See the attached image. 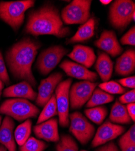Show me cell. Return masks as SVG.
I'll return each mask as SVG.
<instances>
[{
  "instance_id": "cell-16",
  "label": "cell",
  "mask_w": 135,
  "mask_h": 151,
  "mask_svg": "<svg viewBox=\"0 0 135 151\" xmlns=\"http://www.w3.org/2000/svg\"><path fill=\"white\" fill-rule=\"evenodd\" d=\"M67 56L78 64L87 68H90L96 60V56L93 49L90 47L82 45H75L72 51Z\"/></svg>"
},
{
  "instance_id": "cell-27",
  "label": "cell",
  "mask_w": 135,
  "mask_h": 151,
  "mask_svg": "<svg viewBox=\"0 0 135 151\" xmlns=\"http://www.w3.org/2000/svg\"><path fill=\"white\" fill-rule=\"evenodd\" d=\"M56 146V151H79L78 146L71 136L62 134Z\"/></svg>"
},
{
  "instance_id": "cell-22",
  "label": "cell",
  "mask_w": 135,
  "mask_h": 151,
  "mask_svg": "<svg viewBox=\"0 0 135 151\" xmlns=\"http://www.w3.org/2000/svg\"><path fill=\"white\" fill-rule=\"evenodd\" d=\"M109 120L110 122L116 124H129L132 121L128 114L126 106L121 104L118 100H116L112 107Z\"/></svg>"
},
{
  "instance_id": "cell-24",
  "label": "cell",
  "mask_w": 135,
  "mask_h": 151,
  "mask_svg": "<svg viewBox=\"0 0 135 151\" xmlns=\"http://www.w3.org/2000/svg\"><path fill=\"white\" fill-rule=\"evenodd\" d=\"M32 122L29 119L18 125L14 132L15 140L17 144L21 146L30 137L32 131Z\"/></svg>"
},
{
  "instance_id": "cell-6",
  "label": "cell",
  "mask_w": 135,
  "mask_h": 151,
  "mask_svg": "<svg viewBox=\"0 0 135 151\" xmlns=\"http://www.w3.org/2000/svg\"><path fill=\"white\" fill-rule=\"evenodd\" d=\"M90 0H74L61 12V17L66 24H84L90 17Z\"/></svg>"
},
{
  "instance_id": "cell-13",
  "label": "cell",
  "mask_w": 135,
  "mask_h": 151,
  "mask_svg": "<svg viewBox=\"0 0 135 151\" xmlns=\"http://www.w3.org/2000/svg\"><path fill=\"white\" fill-rule=\"evenodd\" d=\"M59 67L67 76L73 78L92 82H94L97 79V74L95 72L90 71L87 68L78 63L67 59L61 63Z\"/></svg>"
},
{
  "instance_id": "cell-17",
  "label": "cell",
  "mask_w": 135,
  "mask_h": 151,
  "mask_svg": "<svg viewBox=\"0 0 135 151\" xmlns=\"http://www.w3.org/2000/svg\"><path fill=\"white\" fill-rule=\"evenodd\" d=\"M3 94L4 97L25 99L32 101L37 97V93L33 90L30 83L24 81L7 87L4 90Z\"/></svg>"
},
{
  "instance_id": "cell-33",
  "label": "cell",
  "mask_w": 135,
  "mask_h": 151,
  "mask_svg": "<svg viewBox=\"0 0 135 151\" xmlns=\"http://www.w3.org/2000/svg\"><path fill=\"white\" fill-rule=\"evenodd\" d=\"M119 102L122 104H129L134 103L135 102V90L132 89L131 90L125 93L122 95L119 99Z\"/></svg>"
},
{
  "instance_id": "cell-29",
  "label": "cell",
  "mask_w": 135,
  "mask_h": 151,
  "mask_svg": "<svg viewBox=\"0 0 135 151\" xmlns=\"http://www.w3.org/2000/svg\"><path fill=\"white\" fill-rule=\"evenodd\" d=\"M99 88L110 94H121L126 91V89L115 81H107L99 85Z\"/></svg>"
},
{
  "instance_id": "cell-32",
  "label": "cell",
  "mask_w": 135,
  "mask_h": 151,
  "mask_svg": "<svg viewBox=\"0 0 135 151\" xmlns=\"http://www.w3.org/2000/svg\"><path fill=\"white\" fill-rule=\"evenodd\" d=\"M0 80L6 85H8L10 83V78L7 73L4 60L1 52H0Z\"/></svg>"
},
{
  "instance_id": "cell-28",
  "label": "cell",
  "mask_w": 135,
  "mask_h": 151,
  "mask_svg": "<svg viewBox=\"0 0 135 151\" xmlns=\"http://www.w3.org/2000/svg\"><path fill=\"white\" fill-rule=\"evenodd\" d=\"M48 145L45 142L35 138L29 137V139L22 146H19V151H44Z\"/></svg>"
},
{
  "instance_id": "cell-3",
  "label": "cell",
  "mask_w": 135,
  "mask_h": 151,
  "mask_svg": "<svg viewBox=\"0 0 135 151\" xmlns=\"http://www.w3.org/2000/svg\"><path fill=\"white\" fill-rule=\"evenodd\" d=\"M35 3L33 0L0 2V19L17 31L24 22L25 12L33 7Z\"/></svg>"
},
{
  "instance_id": "cell-10",
  "label": "cell",
  "mask_w": 135,
  "mask_h": 151,
  "mask_svg": "<svg viewBox=\"0 0 135 151\" xmlns=\"http://www.w3.org/2000/svg\"><path fill=\"white\" fill-rule=\"evenodd\" d=\"M97 83L83 81L76 82L70 86L69 100L71 108L78 109L86 104L97 85Z\"/></svg>"
},
{
  "instance_id": "cell-30",
  "label": "cell",
  "mask_w": 135,
  "mask_h": 151,
  "mask_svg": "<svg viewBox=\"0 0 135 151\" xmlns=\"http://www.w3.org/2000/svg\"><path fill=\"white\" fill-rule=\"evenodd\" d=\"M120 149L126 146L135 145V125L133 124L130 128L123 135H122L118 141Z\"/></svg>"
},
{
  "instance_id": "cell-5",
  "label": "cell",
  "mask_w": 135,
  "mask_h": 151,
  "mask_svg": "<svg viewBox=\"0 0 135 151\" xmlns=\"http://www.w3.org/2000/svg\"><path fill=\"white\" fill-rule=\"evenodd\" d=\"M135 14V3L131 0H116L110 7L109 21L118 30L125 29L133 21Z\"/></svg>"
},
{
  "instance_id": "cell-1",
  "label": "cell",
  "mask_w": 135,
  "mask_h": 151,
  "mask_svg": "<svg viewBox=\"0 0 135 151\" xmlns=\"http://www.w3.org/2000/svg\"><path fill=\"white\" fill-rule=\"evenodd\" d=\"M41 44L30 37H25L12 45L6 53V60L13 76L27 82L32 87L37 82L33 76L32 66Z\"/></svg>"
},
{
  "instance_id": "cell-21",
  "label": "cell",
  "mask_w": 135,
  "mask_h": 151,
  "mask_svg": "<svg viewBox=\"0 0 135 151\" xmlns=\"http://www.w3.org/2000/svg\"><path fill=\"white\" fill-rule=\"evenodd\" d=\"M95 30V20L90 18L86 22L79 27L75 35L67 40V44L82 42L87 41L94 36Z\"/></svg>"
},
{
  "instance_id": "cell-7",
  "label": "cell",
  "mask_w": 135,
  "mask_h": 151,
  "mask_svg": "<svg viewBox=\"0 0 135 151\" xmlns=\"http://www.w3.org/2000/svg\"><path fill=\"white\" fill-rule=\"evenodd\" d=\"M69 131L82 145L87 144L95 132L94 126L80 112H74L69 115Z\"/></svg>"
},
{
  "instance_id": "cell-14",
  "label": "cell",
  "mask_w": 135,
  "mask_h": 151,
  "mask_svg": "<svg viewBox=\"0 0 135 151\" xmlns=\"http://www.w3.org/2000/svg\"><path fill=\"white\" fill-rule=\"evenodd\" d=\"M95 45L113 58L120 55L123 51L116 33L112 30L103 31L100 38L95 41Z\"/></svg>"
},
{
  "instance_id": "cell-34",
  "label": "cell",
  "mask_w": 135,
  "mask_h": 151,
  "mask_svg": "<svg viewBox=\"0 0 135 151\" xmlns=\"http://www.w3.org/2000/svg\"><path fill=\"white\" fill-rule=\"evenodd\" d=\"M119 83L122 86L126 88H129L134 89L135 88V77L130 76L128 78H126L124 79H121L118 81Z\"/></svg>"
},
{
  "instance_id": "cell-2",
  "label": "cell",
  "mask_w": 135,
  "mask_h": 151,
  "mask_svg": "<svg viewBox=\"0 0 135 151\" xmlns=\"http://www.w3.org/2000/svg\"><path fill=\"white\" fill-rule=\"evenodd\" d=\"M25 32L34 36L48 35L64 37L70 34V29L64 26L58 9L46 4L29 14Z\"/></svg>"
},
{
  "instance_id": "cell-40",
  "label": "cell",
  "mask_w": 135,
  "mask_h": 151,
  "mask_svg": "<svg viewBox=\"0 0 135 151\" xmlns=\"http://www.w3.org/2000/svg\"><path fill=\"white\" fill-rule=\"evenodd\" d=\"M0 151H7V149L3 145H0Z\"/></svg>"
},
{
  "instance_id": "cell-11",
  "label": "cell",
  "mask_w": 135,
  "mask_h": 151,
  "mask_svg": "<svg viewBox=\"0 0 135 151\" xmlns=\"http://www.w3.org/2000/svg\"><path fill=\"white\" fill-rule=\"evenodd\" d=\"M125 130L126 128L123 126L107 120L98 128L91 145L93 147L104 145L122 135Z\"/></svg>"
},
{
  "instance_id": "cell-9",
  "label": "cell",
  "mask_w": 135,
  "mask_h": 151,
  "mask_svg": "<svg viewBox=\"0 0 135 151\" xmlns=\"http://www.w3.org/2000/svg\"><path fill=\"white\" fill-rule=\"evenodd\" d=\"M71 83V79L61 81L55 89V95L59 117V124L63 128H67L70 123L69 91Z\"/></svg>"
},
{
  "instance_id": "cell-15",
  "label": "cell",
  "mask_w": 135,
  "mask_h": 151,
  "mask_svg": "<svg viewBox=\"0 0 135 151\" xmlns=\"http://www.w3.org/2000/svg\"><path fill=\"white\" fill-rule=\"evenodd\" d=\"M33 132L40 139L48 142H58L59 140L58 122L56 118H52L36 124L33 128Z\"/></svg>"
},
{
  "instance_id": "cell-42",
  "label": "cell",
  "mask_w": 135,
  "mask_h": 151,
  "mask_svg": "<svg viewBox=\"0 0 135 151\" xmlns=\"http://www.w3.org/2000/svg\"><path fill=\"white\" fill-rule=\"evenodd\" d=\"M81 151H87V150H81Z\"/></svg>"
},
{
  "instance_id": "cell-37",
  "label": "cell",
  "mask_w": 135,
  "mask_h": 151,
  "mask_svg": "<svg viewBox=\"0 0 135 151\" xmlns=\"http://www.w3.org/2000/svg\"><path fill=\"white\" fill-rule=\"evenodd\" d=\"M121 151H135V145H131L121 149Z\"/></svg>"
},
{
  "instance_id": "cell-36",
  "label": "cell",
  "mask_w": 135,
  "mask_h": 151,
  "mask_svg": "<svg viewBox=\"0 0 135 151\" xmlns=\"http://www.w3.org/2000/svg\"><path fill=\"white\" fill-rule=\"evenodd\" d=\"M128 114L130 117L131 120L134 122L135 120V104H129L126 106Z\"/></svg>"
},
{
  "instance_id": "cell-19",
  "label": "cell",
  "mask_w": 135,
  "mask_h": 151,
  "mask_svg": "<svg viewBox=\"0 0 135 151\" xmlns=\"http://www.w3.org/2000/svg\"><path fill=\"white\" fill-rule=\"evenodd\" d=\"M115 73L121 76H127L134 72L135 51L129 49L118 58L115 64Z\"/></svg>"
},
{
  "instance_id": "cell-12",
  "label": "cell",
  "mask_w": 135,
  "mask_h": 151,
  "mask_svg": "<svg viewBox=\"0 0 135 151\" xmlns=\"http://www.w3.org/2000/svg\"><path fill=\"white\" fill-rule=\"evenodd\" d=\"M63 75L61 73L56 72L43 81L38 87V93L36 99V104L40 107H44L51 99L58 84L63 79Z\"/></svg>"
},
{
  "instance_id": "cell-31",
  "label": "cell",
  "mask_w": 135,
  "mask_h": 151,
  "mask_svg": "<svg viewBox=\"0 0 135 151\" xmlns=\"http://www.w3.org/2000/svg\"><path fill=\"white\" fill-rule=\"evenodd\" d=\"M121 43L122 45H135V27L133 26L130 29L122 36L121 40Z\"/></svg>"
},
{
  "instance_id": "cell-38",
  "label": "cell",
  "mask_w": 135,
  "mask_h": 151,
  "mask_svg": "<svg viewBox=\"0 0 135 151\" xmlns=\"http://www.w3.org/2000/svg\"><path fill=\"white\" fill-rule=\"evenodd\" d=\"M4 83L0 80V97H1V96L2 94V91L4 88Z\"/></svg>"
},
{
  "instance_id": "cell-8",
  "label": "cell",
  "mask_w": 135,
  "mask_h": 151,
  "mask_svg": "<svg viewBox=\"0 0 135 151\" xmlns=\"http://www.w3.org/2000/svg\"><path fill=\"white\" fill-rule=\"evenodd\" d=\"M67 53L68 50L61 45L52 46L43 50L36 62L38 71L43 76L48 74Z\"/></svg>"
},
{
  "instance_id": "cell-41",
  "label": "cell",
  "mask_w": 135,
  "mask_h": 151,
  "mask_svg": "<svg viewBox=\"0 0 135 151\" xmlns=\"http://www.w3.org/2000/svg\"><path fill=\"white\" fill-rule=\"evenodd\" d=\"M1 120H2V117H1V116H0V126H1Z\"/></svg>"
},
{
  "instance_id": "cell-23",
  "label": "cell",
  "mask_w": 135,
  "mask_h": 151,
  "mask_svg": "<svg viewBox=\"0 0 135 151\" xmlns=\"http://www.w3.org/2000/svg\"><path fill=\"white\" fill-rule=\"evenodd\" d=\"M113 96L108 94L102 90L100 88H95L89 101L86 103V107L88 108L101 106L113 101Z\"/></svg>"
},
{
  "instance_id": "cell-18",
  "label": "cell",
  "mask_w": 135,
  "mask_h": 151,
  "mask_svg": "<svg viewBox=\"0 0 135 151\" xmlns=\"http://www.w3.org/2000/svg\"><path fill=\"white\" fill-rule=\"evenodd\" d=\"M15 123L10 117L6 116L0 126V144L9 151H17L14 129Z\"/></svg>"
},
{
  "instance_id": "cell-26",
  "label": "cell",
  "mask_w": 135,
  "mask_h": 151,
  "mask_svg": "<svg viewBox=\"0 0 135 151\" xmlns=\"http://www.w3.org/2000/svg\"><path fill=\"white\" fill-rule=\"evenodd\" d=\"M57 115L58 111L56 97L55 94H53L51 99L48 100V102L44 106L43 111L41 112L37 120V124L51 119Z\"/></svg>"
},
{
  "instance_id": "cell-20",
  "label": "cell",
  "mask_w": 135,
  "mask_h": 151,
  "mask_svg": "<svg viewBox=\"0 0 135 151\" xmlns=\"http://www.w3.org/2000/svg\"><path fill=\"white\" fill-rule=\"evenodd\" d=\"M95 69L103 82H107L112 76L113 62L107 53H101L96 61Z\"/></svg>"
},
{
  "instance_id": "cell-39",
  "label": "cell",
  "mask_w": 135,
  "mask_h": 151,
  "mask_svg": "<svg viewBox=\"0 0 135 151\" xmlns=\"http://www.w3.org/2000/svg\"><path fill=\"white\" fill-rule=\"evenodd\" d=\"M100 2L104 5H107L112 2V1H111V0H101Z\"/></svg>"
},
{
  "instance_id": "cell-35",
  "label": "cell",
  "mask_w": 135,
  "mask_h": 151,
  "mask_svg": "<svg viewBox=\"0 0 135 151\" xmlns=\"http://www.w3.org/2000/svg\"><path fill=\"white\" fill-rule=\"evenodd\" d=\"M95 151H120V150L114 142H110L97 147Z\"/></svg>"
},
{
  "instance_id": "cell-4",
  "label": "cell",
  "mask_w": 135,
  "mask_h": 151,
  "mask_svg": "<svg viewBox=\"0 0 135 151\" xmlns=\"http://www.w3.org/2000/svg\"><path fill=\"white\" fill-rule=\"evenodd\" d=\"M0 113L18 122L36 118L40 113L37 106L29 100L20 98L7 99L0 105Z\"/></svg>"
},
{
  "instance_id": "cell-25",
  "label": "cell",
  "mask_w": 135,
  "mask_h": 151,
  "mask_svg": "<svg viewBox=\"0 0 135 151\" xmlns=\"http://www.w3.org/2000/svg\"><path fill=\"white\" fill-rule=\"evenodd\" d=\"M84 113L92 122L97 124H101L108 114V109L105 106H98L85 109Z\"/></svg>"
}]
</instances>
